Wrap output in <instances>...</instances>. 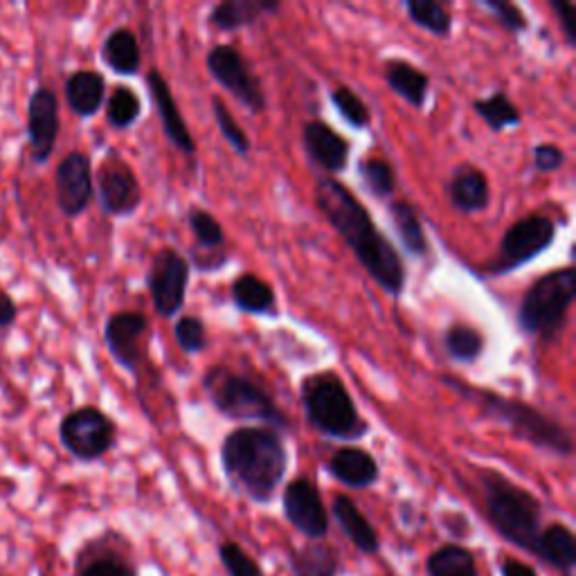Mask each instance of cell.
Here are the masks:
<instances>
[{
  "instance_id": "6da1fadb",
  "label": "cell",
  "mask_w": 576,
  "mask_h": 576,
  "mask_svg": "<svg viewBox=\"0 0 576 576\" xmlns=\"http://www.w3.org/2000/svg\"><path fill=\"white\" fill-rule=\"evenodd\" d=\"M316 206L356 255L369 277L390 296H401L406 286V266L383 235L354 191L336 178H320L316 185Z\"/></svg>"
},
{
  "instance_id": "7a4b0ae2",
  "label": "cell",
  "mask_w": 576,
  "mask_h": 576,
  "mask_svg": "<svg viewBox=\"0 0 576 576\" xmlns=\"http://www.w3.org/2000/svg\"><path fill=\"white\" fill-rule=\"evenodd\" d=\"M221 464L235 491L266 505L281 485L288 455L275 428L244 426L224 439Z\"/></svg>"
},
{
  "instance_id": "3957f363",
  "label": "cell",
  "mask_w": 576,
  "mask_h": 576,
  "mask_svg": "<svg viewBox=\"0 0 576 576\" xmlns=\"http://www.w3.org/2000/svg\"><path fill=\"white\" fill-rule=\"evenodd\" d=\"M479 483H483L485 507L494 529L512 545L536 554V543L543 532L540 503L496 470H483Z\"/></svg>"
},
{
  "instance_id": "277c9868",
  "label": "cell",
  "mask_w": 576,
  "mask_h": 576,
  "mask_svg": "<svg viewBox=\"0 0 576 576\" xmlns=\"http://www.w3.org/2000/svg\"><path fill=\"white\" fill-rule=\"evenodd\" d=\"M302 406L309 424L331 439H360L369 426L336 371H318L302 380Z\"/></svg>"
},
{
  "instance_id": "5b68a950",
  "label": "cell",
  "mask_w": 576,
  "mask_h": 576,
  "mask_svg": "<svg viewBox=\"0 0 576 576\" xmlns=\"http://www.w3.org/2000/svg\"><path fill=\"white\" fill-rule=\"evenodd\" d=\"M446 383L450 388L459 390L461 395H466V397L470 395L479 406H483L487 417L505 424L518 439H523L536 448H545L549 453L563 455V457L572 455L574 441H572V435L567 433V428H563L558 421L549 419L534 406H529L525 401L500 397L489 390H473V388L459 386L457 380H446Z\"/></svg>"
},
{
  "instance_id": "8992f818",
  "label": "cell",
  "mask_w": 576,
  "mask_h": 576,
  "mask_svg": "<svg viewBox=\"0 0 576 576\" xmlns=\"http://www.w3.org/2000/svg\"><path fill=\"white\" fill-rule=\"evenodd\" d=\"M203 390L210 404L228 419L261 421L275 430L288 426L284 413L261 383L241 376L230 367L208 369L203 376Z\"/></svg>"
},
{
  "instance_id": "52a82bcc",
  "label": "cell",
  "mask_w": 576,
  "mask_h": 576,
  "mask_svg": "<svg viewBox=\"0 0 576 576\" xmlns=\"http://www.w3.org/2000/svg\"><path fill=\"white\" fill-rule=\"evenodd\" d=\"M576 298V270L556 268L532 284L518 307V327L529 336L545 340L560 334L567 311Z\"/></svg>"
},
{
  "instance_id": "ba28073f",
  "label": "cell",
  "mask_w": 576,
  "mask_h": 576,
  "mask_svg": "<svg viewBox=\"0 0 576 576\" xmlns=\"http://www.w3.org/2000/svg\"><path fill=\"white\" fill-rule=\"evenodd\" d=\"M116 421L100 408L90 406L72 410L59 426V439L63 448L81 461L105 457L116 444Z\"/></svg>"
},
{
  "instance_id": "9c48e42d",
  "label": "cell",
  "mask_w": 576,
  "mask_h": 576,
  "mask_svg": "<svg viewBox=\"0 0 576 576\" xmlns=\"http://www.w3.org/2000/svg\"><path fill=\"white\" fill-rule=\"evenodd\" d=\"M556 239V224L543 215L516 221L503 237L496 259L487 266V275H507L523 264L540 257Z\"/></svg>"
},
{
  "instance_id": "30bf717a",
  "label": "cell",
  "mask_w": 576,
  "mask_h": 576,
  "mask_svg": "<svg viewBox=\"0 0 576 576\" xmlns=\"http://www.w3.org/2000/svg\"><path fill=\"white\" fill-rule=\"evenodd\" d=\"M208 70L210 75L244 105L250 113H261L266 109V95L261 90L259 79L250 70L248 61L235 46H215L208 52Z\"/></svg>"
},
{
  "instance_id": "8fae6325",
  "label": "cell",
  "mask_w": 576,
  "mask_h": 576,
  "mask_svg": "<svg viewBox=\"0 0 576 576\" xmlns=\"http://www.w3.org/2000/svg\"><path fill=\"white\" fill-rule=\"evenodd\" d=\"M189 261L173 248L158 250L147 275V286L158 316L173 318L185 307Z\"/></svg>"
},
{
  "instance_id": "7c38bea8",
  "label": "cell",
  "mask_w": 576,
  "mask_h": 576,
  "mask_svg": "<svg viewBox=\"0 0 576 576\" xmlns=\"http://www.w3.org/2000/svg\"><path fill=\"white\" fill-rule=\"evenodd\" d=\"M98 201L109 217H129L142 203L136 171L120 158H107L98 173Z\"/></svg>"
},
{
  "instance_id": "4fadbf2b",
  "label": "cell",
  "mask_w": 576,
  "mask_h": 576,
  "mask_svg": "<svg viewBox=\"0 0 576 576\" xmlns=\"http://www.w3.org/2000/svg\"><path fill=\"white\" fill-rule=\"evenodd\" d=\"M286 520L307 538H325L329 532V516L322 496L311 479L298 477L288 483L281 496Z\"/></svg>"
},
{
  "instance_id": "5bb4252c",
  "label": "cell",
  "mask_w": 576,
  "mask_h": 576,
  "mask_svg": "<svg viewBox=\"0 0 576 576\" xmlns=\"http://www.w3.org/2000/svg\"><path fill=\"white\" fill-rule=\"evenodd\" d=\"M54 191H57L59 210L66 217L75 219L81 212H86L95 195L92 167L86 153L72 151L59 162L54 173Z\"/></svg>"
},
{
  "instance_id": "9a60e30c",
  "label": "cell",
  "mask_w": 576,
  "mask_h": 576,
  "mask_svg": "<svg viewBox=\"0 0 576 576\" xmlns=\"http://www.w3.org/2000/svg\"><path fill=\"white\" fill-rule=\"evenodd\" d=\"M59 100L54 90L41 86L30 95L28 102V140L30 156L34 162L43 165L50 160L57 138H59Z\"/></svg>"
},
{
  "instance_id": "2e32d148",
  "label": "cell",
  "mask_w": 576,
  "mask_h": 576,
  "mask_svg": "<svg viewBox=\"0 0 576 576\" xmlns=\"http://www.w3.org/2000/svg\"><path fill=\"white\" fill-rule=\"evenodd\" d=\"M147 331L149 320L140 311H118L107 320L105 340L118 365L129 371H138L145 358L142 338Z\"/></svg>"
},
{
  "instance_id": "e0dca14e",
  "label": "cell",
  "mask_w": 576,
  "mask_h": 576,
  "mask_svg": "<svg viewBox=\"0 0 576 576\" xmlns=\"http://www.w3.org/2000/svg\"><path fill=\"white\" fill-rule=\"evenodd\" d=\"M147 86L151 90V98H153V105H156V111H158V118H160V125H162V131L165 136L169 138V142L182 151V153H195L197 151V145H195V138H191L189 129H187V122L185 118L180 116L178 111V105L173 100L171 95V88L167 83V79L162 77L160 70L151 68L147 72Z\"/></svg>"
},
{
  "instance_id": "ac0fdd59",
  "label": "cell",
  "mask_w": 576,
  "mask_h": 576,
  "mask_svg": "<svg viewBox=\"0 0 576 576\" xmlns=\"http://www.w3.org/2000/svg\"><path fill=\"white\" fill-rule=\"evenodd\" d=\"M305 151L314 165L322 167L329 173H340L349 162V142L336 133L327 122L311 120L302 129Z\"/></svg>"
},
{
  "instance_id": "d6986e66",
  "label": "cell",
  "mask_w": 576,
  "mask_h": 576,
  "mask_svg": "<svg viewBox=\"0 0 576 576\" xmlns=\"http://www.w3.org/2000/svg\"><path fill=\"white\" fill-rule=\"evenodd\" d=\"M446 197L461 215H475L489 208L491 187L487 176L473 165H459L446 182Z\"/></svg>"
},
{
  "instance_id": "ffe728a7",
  "label": "cell",
  "mask_w": 576,
  "mask_h": 576,
  "mask_svg": "<svg viewBox=\"0 0 576 576\" xmlns=\"http://www.w3.org/2000/svg\"><path fill=\"white\" fill-rule=\"evenodd\" d=\"M327 468L338 483L351 489H367L380 475L376 459L367 450L356 446H342L340 450H336Z\"/></svg>"
},
{
  "instance_id": "44dd1931",
  "label": "cell",
  "mask_w": 576,
  "mask_h": 576,
  "mask_svg": "<svg viewBox=\"0 0 576 576\" xmlns=\"http://www.w3.org/2000/svg\"><path fill=\"white\" fill-rule=\"evenodd\" d=\"M107 81L95 70H77L66 79V102L79 118H92L105 105Z\"/></svg>"
},
{
  "instance_id": "7402d4cb",
  "label": "cell",
  "mask_w": 576,
  "mask_h": 576,
  "mask_svg": "<svg viewBox=\"0 0 576 576\" xmlns=\"http://www.w3.org/2000/svg\"><path fill=\"white\" fill-rule=\"evenodd\" d=\"M279 10V0H226L210 12V23L224 32H235L257 23L264 14H275Z\"/></svg>"
},
{
  "instance_id": "603a6c76",
  "label": "cell",
  "mask_w": 576,
  "mask_h": 576,
  "mask_svg": "<svg viewBox=\"0 0 576 576\" xmlns=\"http://www.w3.org/2000/svg\"><path fill=\"white\" fill-rule=\"evenodd\" d=\"M536 556L549 563L565 576L574 574L576 567V538L567 525H549L540 532L536 543Z\"/></svg>"
},
{
  "instance_id": "cb8c5ba5",
  "label": "cell",
  "mask_w": 576,
  "mask_h": 576,
  "mask_svg": "<svg viewBox=\"0 0 576 576\" xmlns=\"http://www.w3.org/2000/svg\"><path fill=\"white\" fill-rule=\"evenodd\" d=\"M386 81L393 92H397L401 100H406L410 107L421 109L428 98L430 79L424 70L417 66L404 61V59H393L386 66Z\"/></svg>"
},
{
  "instance_id": "d4e9b609",
  "label": "cell",
  "mask_w": 576,
  "mask_h": 576,
  "mask_svg": "<svg viewBox=\"0 0 576 576\" xmlns=\"http://www.w3.org/2000/svg\"><path fill=\"white\" fill-rule=\"evenodd\" d=\"M102 59L116 75H122V77L138 75L142 66V52L136 34L129 28L113 30L105 39Z\"/></svg>"
},
{
  "instance_id": "484cf974",
  "label": "cell",
  "mask_w": 576,
  "mask_h": 576,
  "mask_svg": "<svg viewBox=\"0 0 576 576\" xmlns=\"http://www.w3.org/2000/svg\"><path fill=\"white\" fill-rule=\"evenodd\" d=\"M334 518L338 520L340 529L347 534V538L356 545V549L365 552V554H376L380 547V540L374 532V527L369 525V520L360 514V509L354 505V500H349L347 496H338L334 500Z\"/></svg>"
},
{
  "instance_id": "4316f807",
  "label": "cell",
  "mask_w": 576,
  "mask_h": 576,
  "mask_svg": "<svg viewBox=\"0 0 576 576\" xmlns=\"http://www.w3.org/2000/svg\"><path fill=\"white\" fill-rule=\"evenodd\" d=\"M230 296H232L235 307L244 314L264 316V314L275 311L272 286L252 272H244L232 281Z\"/></svg>"
},
{
  "instance_id": "83f0119b",
  "label": "cell",
  "mask_w": 576,
  "mask_h": 576,
  "mask_svg": "<svg viewBox=\"0 0 576 576\" xmlns=\"http://www.w3.org/2000/svg\"><path fill=\"white\" fill-rule=\"evenodd\" d=\"M390 217H393V224L397 228V235H399L406 252H410L413 257H426L428 237H426L424 224L419 219V212L408 201H393Z\"/></svg>"
},
{
  "instance_id": "f1b7e54d",
  "label": "cell",
  "mask_w": 576,
  "mask_h": 576,
  "mask_svg": "<svg viewBox=\"0 0 576 576\" xmlns=\"http://www.w3.org/2000/svg\"><path fill=\"white\" fill-rule=\"evenodd\" d=\"M473 111L487 122V127L496 133L518 127L523 122V116L518 111V107L509 100V95L498 90L491 98L485 100H475L473 102Z\"/></svg>"
},
{
  "instance_id": "f546056e",
  "label": "cell",
  "mask_w": 576,
  "mask_h": 576,
  "mask_svg": "<svg viewBox=\"0 0 576 576\" xmlns=\"http://www.w3.org/2000/svg\"><path fill=\"white\" fill-rule=\"evenodd\" d=\"M428 576H477L475 556L461 545H444L430 554Z\"/></svg>"
},
{
  "instance_id": "4dcf8cb0",
  "label": "cell",
  "mask_w": 576,
  "mask_h": 576,
  "mask_svg": "<svg viewBox=\"0 0 576 576\" xmlns=\"http://www.w3.org/2000/svg\"><path fill=\"white\" fill-rule=\"evenodd\" d=\"M404 8L408 12V19L417 28H421L439 39H446L450 34L453 17L441 3H437V0H408Z\"/></svg>"
},
{
  "instance_id": "1f68e13d",
  "label": "cell",
  "mask_w": 576,
  "mask_h": 576,
  "mask_svg": "<svg viewBox=\"0 0 576 576\" xmlns=\"http://www.w3.org/2000/svg\"><path fill=\"white\" fill-rule=\"evenodd\" d=\"M296 576H336L338 574V552L329 545H307L294 558Z\"/></svg>"
},
{
  "instance_id": "d6a6232c",
  "label": "cell",
  "mask_w": 576,
  "mask_h": 576,
  "mask_svg": "<svg viewBox=\"0 0 576 576\" xmlns=\"http://www.w3.org/2000/svg\"><path fill=\"white\" fill-rule=\"evenodd\" d=\"M444 345L457 363H475L485 351V336L470 325H453L444 336Z\"/></svg>"
},
{
  "instance_id": "836d02e7",
  "label": "cell",
  "mask_w": 576,
  "mask_h": 576,
  "mask_svg": "<svg viewBox=\"0 0 576 576\" xmlns=\"http://www.w3.org/2000/svg\"><path fill=\"white\" fill-rule=\"evenodd\" d=\"M142 116V102L138 92L129 86H116L109 105H107V120L116 129H129L133 127Z\"/></svg>"
},
{
  "instance_id": "e575fe53",
  "label": "cell",
  "mask_w": 576,
  "mask_h": 576,
  "mask_svg": "<svg viewBox=\"0 0 576 576\" xmlns=\"http://www.w3.org/2000/svg\"><path fill=\"white\" fill-rule=\"evenodd\" d=\"M358 173L374 199H390L397 189V176L388 160L367 158L360 162Z\"/></svg>"
},
{
  "instance_id": "d590c367",
  "label": "cell",
  "mask_w": 576,
  "mask_h": 576,
  "mask_svg": "<svg viewBox=\"0 0 576 576\" xmlns=\"http://www.w3.org/2000/svg\"><path fill=\"white\" fill-rule=\"evenodd\" d=\"M331 102L349 127L365 129L369 125L371 116H369L367 105L358 98V95L349 86H338L336 90H331Z\"/></svg>"
},
{
  "instance_id": "8d00e7d4",
  "label": "cell",
  "mask_w": 576,
  "mask_h": 576,
  "mask_svg": "<svg viewBox=\"0 0 576 576\" xmlns=\"http://www.w3.org/2000/svg\"><path fill=\"white\" fill-rule=\"evenodd\" d=\"M187 221H189L191 235H195L197 244L203 250H215V248L224 246V241H226L224 228H221V224L210 212H206L201 208H191Z\"/></svg>"
},
{
  "instance_id": "74e56055",
  "label": "cell",
  "mask_w": 576,
  "mask_h": 576,
  "mask_svg": "<svg viewBox=\"0 0 576 576\" xmlns=\"http://www.w3.org/2000/svg\"><path fill=\"white\" fill-rule=\"evenodd\" d=\"M173 338L176 345L185 351V354H201L208 347V329L206 322L197 316H182L176 325H173Z\"/></svg>"
},
{
  "instance_id": "f35d334b",
  "label": "cell",
  "mask_w": 576,
  "mask_h": 576,
  "mask_svg": "<svg viewBox=\"0 0 576 576\" xmlns=\"http://www.w3.org/2000/svg\"><path fill=\"white\" fill-rule=\"evenodd\" d=\"M212 113L217 120V127L221 131V136L228 140V145L237 151V153H248L250 151V140L244 133V129L239 127V122L232 118V113L228 111V107L219 100L212 98Z\"/></svg>"
},
{
  "instance_id": "ab89813d",
  "label": "cell",
  "mask_w": 576,
  "mask_h": 576,
  "mask_svg": "<svg viewBox=\"0 0 576 576\" xmlns=\"http://www.w3.org/2000/svg\"><path fill=\"white\" fill-rule=\"evenodd\" d=\"M219 556L228 569V576H261L257 560L248 556L239 543H232V540L221 543Z\"/></svg>"
},
{
  "instance_id": "60d3db41",
  "label": "cell",
  "mask_w": 576,
  "mask_h": 576,
  "mask_svg": "<svg viewBox=\"0 0 576 576\" xmlns=\"http://www.w3.org/2000/svg\"><path fill=\"white\" fill-rule=\"evenodd\" d=\"M79 576H138L136 567L122 558L120 554H102V556H95L92 560H88Z\"/></svg>"
},
{
  "instance_id": "b9f144b4",
  "label": "cell",
  "mask_w": 576,
  "mask_h": 576,
  "mask_svg": "<svg viewBox=\"0 0 576 576\" xmlns=\"http://www.w3.org/2000/svg\"><path fill=\"white\" fill-rule=\"evenodd\" d=\"M483 8H487L500 21V26H505V30L514 34H520L529 28L525 12L518 6L509 3V0H483Z\"/></svg>"
},
{
  "instance_id": "7bdbcfd3",
  "label": "cell",
  "mask_w": 576,
  "mask_h": 576,
  "mask_svg": "<svg viewBox=\"0 0 576 576\" xmlns=\"http://www.w3.org/2000/svg\"><path fill=\"white\" fill-rule=\"evenodd\" d=\"M552 10L558 19V26L565 34V41L567 46H576V8L572 3H567V0H552Z\"/></svg>"
},
{
  "instance_id": "ee69618b",
  "label": "cell",
  "mask_w": 576,
  "mask_h": 576,
  "mask_svg": "<svg viewBox=\"0 0 576 576\" xmlns=\"http://www.w3.org/2000/svg\"><path fill=\"white\" fill-rule=\"evenodd\" d=\"M563 162H565V153L560 147L549 145V142L534 147V167L538 171H543V173L556 171L563 167Z\"/></svg>"
},
{
  "instance_id": "f6af8a7d",
  "label": "cell",
  "mask_w": 576,
  "mask_h": 576,
  "mask_svg": "<svg viewBox=\"0 0 576 576\" xmlns=\"http://www.w3.org/2000/svg\"><path fill=\"white\" fill-rule=\"evenodd\" d=\"M17 316H19V309H17L12 296L6 294L3 288H0V331L12 327L14 320H17Z\"/></svg>"
},
{
  "instance_id": "bcb514c9",
  "label": "cell",
  "mask_w": 576,
  "mask_h": 576,
  "mask_svg": "<svg viewBox=\"0 0 576 576\" xmlns=\"http://www.w3.org/2000/svg\"><path fill=\"white\" fill-rule=\"evenodd\" d=\"M500 572H503V576H538L534 567H529V565H525V563H520L516 558H507L503 563Z\"/></svg>"
}]
</instances>
